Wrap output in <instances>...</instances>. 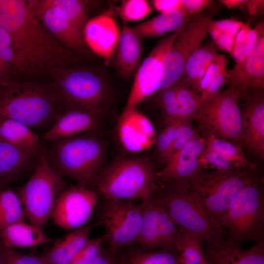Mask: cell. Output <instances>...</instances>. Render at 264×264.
<instances>
[{"label": "cell", "instance_id": "cell-1", "mask_svg": "<svg viewBox=\"0 0 264 264\" xmlns=\"http://www.w3.org/2000/svg\"><path fill=\"white\" fill-rule=\"evenodd\" d=\"M0 26L11 38L15 71L33 78L71 66L75 53L53 36L36 18L27 0H1Z\"/></svg>", "mask_w": 264, "mask_h": 264}, {"label": "cell", "instance_id": "cell-2", "mask_svg": "<svg viewBox=\"0 0 264 264\" xmlns=\"http://www.w3.org/2000/svg\"><path fill=\"white\" fill-rule=\"evenodd\" d=\"M98 131L51 141L49 163L61 176L96 192L106 164L107 144Z\"/></svg>", "mask_w": 264, "mask_h": 264}, {"label": "cell", "instance_id": "cell-3", "mask_svg": "<svg viewBox=\"0 0 264 264\" xmlns=\"http://www.w3.org/2000/svg\"><path fill=\"white\" fill-rule=\"evenodd\" d=\"M56 104L51 88L42 84L12 79L0 85V119L15 120L31 129L51 127L58 114Z\"/></svg>", "mask_w": 264, "mask_h": 264}, {"label": "cell", "instance_id": "cell-4", "mask_svg": "<svg viewBox=\"0 0 264 264\" xmlns=\"http://www.w3.org/2000/svg\"><path fill=\"white\" fill-rule=\"evenodd\" d=\"M156 173L150 157L119 156L103 168L96 192L103 198L145 200L157 191Z\"/></svg>", "mask_w": 264, "mask_h": 264}, {"label": "cell", "instance_id": "cell-5", "mask_svg": "<svg viewBox=\"0 0 264 264\" xmlns=\"http://www.w3.org/2000/svg\"><path fill=\"white\" fill-rule=\"evenodd\" d=\"M156 194L179 227L200 236L204 243L214 245L227 236L226 229L199 204L184 182L156 180Z\"/></svg>", "mask_w": 264, "mask_h": 264}, {"label": "cell", "instance_id": "cell-6", "mask_svg": "<svg viewBox=\"0 0 264 264\" xmlns=\"http://www.w3.org/2000/svg\"><path fill=\"white\" fill-rule=\"evenodd\" d=\"M255 171L200 169L184 182L199 204L220 223L234 198L260 177Z\"/></svg>", "mask_w": 264, "mask_h": 264}, {"label": "cell", "instance_id": "cell-7", "mask_svg": "<svg viewBox=\"0 0 264 264\" xmlns=\"http://www.w3.org/2000/svg\"><path fill=\"white\" fill-rule=\"evenodd\" d=\"M51 87L56 103L65 111L73 110H107L110 101L108 86L96 72L87 68L70 66L52 71Z\"/></svg>", "mask_w": 264, "mask_h": 264}, {"label": "cell", "instance_id": "cell-8", "mask_svg": "<svg viewBox=\"0 0 264 264\" xmlns=\"http://www.w3.org/2000/svg\"><path fill=\"white\" fill-rule=\"evenodd\" d=\"M220 223L239 246L264 241V192L262 177L243 188L230 203Z\"/></svg>", "mask_w": 264, "mask_h": 264}, {"label": "cell", "instance_id": "cell-9", "mask_svg": "<svg viewBox=\"0 0 264 264\" xmlns=\"http://www.w3.org/2000/svg\"><path fill=\"white\" fill-rule=\"evenodd\" d=\"M37 159L38 165L34 173L19 188L17 194L25 218L30 223L43 229L51 217L58 198L67 187L49 163L46 153Z\"/></svg>", "mask_w": 264, "mask_h": 264}, {"label": "cell", "instance_id": "cell-10", "mask_svg": "<svg viewBox=\"0 0 264 264\" xmlns=\"http://www.w3.org/2000/svg\"><path fill=\"white\" fill-rule=\"evenodd\" d=\"M238 99L227 88L201 101L195 119L200 135H213L242 148V115Z\"/></svg>", "mask_w": 264, "mask_h": 264}, {"label": "cell", "instance_id": "cell-11", "mask_svg": "<svg viewBox=\"0 0 264 264\" xmlns=\"http://www.w3.org/2000/svg\"><path fill=\"white\" fill-rule=\"evenodd\" d=\"M97 222L105 229L108 250L116 255L120 248L137 242L142 222L139 204L134 200L104 198Z\"/></svg>", "mask_w": 264, "mask_h": 264}, {"label": "cell", "instance_id": "cell-12", "mask_svg": "<svg viewBox=\"0 0 264 264\" xmlns=\"http://www.w3.org/2000/svg\"><path fill=\"white\" fill-rule=\"evenodd\" d=\"M209 19L200 13L189 16L178 30L164 59V77L159 91L182 78L188 60L208 34Z\"/></svg>", "mask_w": 264, "mask_h": 264}, {"label": "cell", "instance_id": "cell-13", "mask_svg": "<svg viewBox=\"0 0 264 264\" xmlns=\"http://www.w3.org/2000/svg\"><path fill=\"white\" fill-rule=\"evenodd\" d=\"M178 30L161 38L140 64L124 110L137 107L144 100L159 91L164 77V59Z\"/></svg>", "mask_w": 264, "mask_h": 264}, {"label": "cell", "instance_id": "cell-14", "mask_svg": "<svg viewBox=\"0 0 264 264\" xmlns=\"http://www.w3.org/2000/svg\"><path fill=\"white\" fill-rule=\"evenodd\" d=\"M98 199L95 191L79 185L67 188L58 198L51 218L60 228L78 229L89 220Z\"/></svg>", "mask_w": 264, "mask_h": 264}, {"label": "cell", "instance_id": "cell-15", "mask_svg": "<svg viewBox=\"0 0 264 264\" xmlns=\"http://www.w3.org/2000/svg\"><path fill=\"white\" fill-rule=\"evenodd\" d=\"M225 83L238 101L264 88V33L253 51L227 71Z\"/></svg>", "mask_w": 264, "mask_h": 264}, {"label": "cell", "instance_id": "cell-16", "mask_svg": "<svg viewBox=\"0 0 264 264\" xmlns=\"http://www.w3.org/2000/svg\"><path fill=\"white\" fill-rule=\"evenodd\" d=\"M36 18L61 44L74 53H84L83 34L54 5L51 0H28Z\"/></svg>", "mask_w": 264, "mask_h": 264}, {"label": "cell", "instance_id": "cell-17", "mask_svg": "<svg viewBox=\"0 0 264 264\" xmlns=\"http://www.w3.org/2000/svg\"><path fill=\"white\" fill-rule=\"evenodd\" d=\"M117 131L122 147L132 153L149 149L156 137L152 121L137 107L123 110L117 122Z\"/></svg>", "mask_w": 264, "mask_h": 264}, {"label": "cell", "instance_id": "cell-18", "mask_svg": "<svg viewBox=\"0 0 264 264\" xmlns=\"http://www.w3.org/2000/svg\"><path fill=\"white\" fill-rule=\"evenodd\" d=\"M205 138L198 134L175 153L156 173L160 181L185 182L201 169L199 158L205 148Z\"/></svg>", "mask_w": 264, "mask_h": 264}, {"label": "cell", "instance_id": "cell-19", "mask_svg": "<svg viewBox=\"0 0 264 264\" xmlns=\"http://www.w3.org/2000/svg\"><path fill=\"white\" fill-rule=\"evenodd\" d=\"M242 111L243 147L251 155L264 158V97L263 91L245 98Z\"/></svg>", "mask_w": 264, "mask_h": 264}, {"label": "cell", "instance_id": "cell-20", "mask_svg": "<svg viewBox=\"0 0 264 264\" xmlns=\"http://www.w3.org/2000/svg\"><path fill=\"white\" fill-rule=\"evenodd\" d=\"M107 110H73L58 114L52 126L44 133L50 141L98 131L103 125Z\"/></svg>", "mask_w": 264, "mask_h": 264}, {"label": "cell", "instance_id": "cell-21", "mask_svg": "<svg viewBox=\"0 0 264 264\" xmlns=\"http://www.w3.org/2000/svg\"><path fill=\"white\" fill-rule=\"evenodd\" d=\"M120 33L113 17L104 13L88 19L83 30V37L87 46L108 63L116 48Z\"/></svg>", "mask_w": 264, "mask_h": 264}, {"label": "cell", "instance_id": "cell-22", "mask_svg": "<svg viewBox=\"0 0 264 264\" xmlns=\"http://www.w3.org/2000/svg\"><path fill=\"white\" fill-rule=\"evenodd\" d=\"M207 264H264V241L242 249L228 236L214 245L204 243Z\"/></svg>", "mask_w": 264, "mask_h": 264}, {"label": "cell", "instance_id": "cell-23", "mask_svg": "<svg viewBox=\"0 0 264 264\" xmlns=\"http://www.w3.org/2000/svg\"><path fill=\"white\" fill-rule=\"evenodd\" d=\"M0 138L34 158L45 152L38 135L27 125L15 120L0 119Z\"/></svg>", "mask_w": 264, "mask_h": 264}, {"label": "cell", "instance_id": "cell-24", "mask_svg": "<svg viewBox=\"0 0 264 264\" xmlns=\"http://www.w3.org/2000/svg\"><path fill=\"white\" fill-rule=\"evenodd\" d=\"M116 47L118 70L123 76H130L140 65L142 38L132 27L124 23L120 30Z\"/></svg>", "mask_w": 264, "mask_h": 264}, {"label": "cell", "instance_id": "cell-25", "mask_svg": "<svg viewBox=\"0 0 264 264\" xmlns=\"http://www.w3.org/2000/svg\"><path fill=\"white\" fill-rule=\"evenodd\" d=\"M98 226L96 222L75 229L56 242L43 257L48 264H70L89 239L91 230Z\"/></svg>", "mask_w": 264, "mask_h": 264}, {"label": "cell", "instance_id": "cell-26", "mask_svg": "<svg viewBox=\"0 0 264 264\" xmlns=\"http://www.w3.org/2000/svg\"><path fill=\"white\" fill-rule=\"evenodd\" d=\"M0 241L5 247L13 249L33 247L52 242L43 229L24 221L4 227L0 232Z\"/></svg>", "mask_w": 264, "mask_h": 264}, {"label": "cell", "instance_id": "cell-27", "mask_svg": "<svg viewBox=\"0 0 264 264\" xmlns=\"http://www.w3.org/2000/svg\"><path fill=\"white\" fill-rule=\"evenodd\" d=\"M158 203V198L155 193L139 204L142 222L137 242L143 250L160 249Z\"/></svg>", "mask_w": 264, "mask_h": 264}, {"label": "cell", "instance_id": "cell-28", "mask_svg": "<svg viewBox=\"0 0 264 264\" xmlns=\"http://www.w3.org/2000/svg\"><path fill=\"white\" fill-rule=\"evenodd\" d=\"M178 81L175 103L161 111L164 122L172 119H195L200 106V94L192 88L185 78Z\"/></svg>", "mask_w": 264, "mask_h": 264}, {"label": "cell", "instance_id": "cell-29", "mask_svg": "<svg viewBox=\"0 0 264 264\" xmlns=\"http://www.w3.org/2000/svg\"><path fill=\"white\" fill-rule=\"evenodd\" d=\"M189 16L181 8L160 13L132 28L142 39L160 37L178 30Z\"/></svg>", "mask_w": 264, "mask_h": 264}, {"label": "cell", "instance_id": "cell-30", "mask_svg": "<svg viewBox=\"0 0 264 264\" xmlns=\"http://www.w3.org/2000/svg\"><path fill=\"white\" fill-rule=\"evenodd\" d=\"M34 158L0 138V185L18 177L29 167Z\"/></svg>", "mask_w": 264, "mask_h": 264}, {"label": "cell", "instance_id": "cell-31", "mask_svg": "<svg viewBox=\"0 0 264 264\" xmlns=\"http://www.w3.org/2000/svg\"><path fill=\"white\" fill-rule=\"evenodd\" d=\"M205 148L231 163L236 169L255 170L256 166L246 156L242 148L229 141L211 135L205 139Z\"/></svg>", "mask_w": 264, "mask_h": 264}, {"label": "cell", "instance_id": "cell-32", "mask_svg": "<svg viewBox=\"0 0 264 264\" xmlns=\"http://www.w3.org/2000/svg\"><path fill=\"white\" fill-rule=\"evenodd\" d=\"M176 244L182 264H207L203 251L204 241L198 235L178 227Z\"/></svg>", "mask_w": 264, "mask_h": 264}, {"label": "cell", "instance_id": "cell-33", "mask_svg": "<svg viewBox=\"0 0 264 264\" xmlns=\"http://www.w3.org/2000/svg\"><path fill=\"white\" fill-rule=\"evenodd\" d=\"M118 264H182L176 249H157L131 253Z\"/></svg>", "mask_w": 264, "mask_h": 264}, {"label": "cell", "instance_id": "cell-34", "mask_svg": "<svg viewBox=\"0 0 264 264\" xmlns=\"http://www.w3.org/2000/svg\"><path fill=\"white\" fill-rule=\"evenodd\" d=\"M25 219L20 199L16 192L8 189L0 192V232L7 226Z\"/></svg>", "mask_w": 264, "mask_h": 264}, {"label": "cell", "instance_id": "cell-35", "mask_svg": "<svg viewBox=\"0 0 264 264\" xmlns=\"http://www.w3.org/2000/svg\"><path fill=\"white\" fill-rule=\"evenodd\" d=\"M157 196L160 249L177 250L176 244L179 233L178 227L176 226L177 225Z\"/></svg>", "mask_w": 264, "mask_h": 264}, {"label": "cell", "instance_id": "cell-36", "mask_svg": "<svg viewBox=\"0 0 264 264\" xmlns=\"http://www.w3.org/2000/svg\"><path fill=\"white\" fill-rule=\"evenodd\" d=\"M69 21L83 34L88 21V1L81 0H51Z\"/></svg>", "mask_w": 264, "mask_h": 264}, {"label": "cell", "instance_id": "cell-37", "mask_svg": "<svg viewBox=\"0 0 264 264\" xmlns=\"http://www.w3.org/2000/svg\"><path fill=\"white\" fill-rule=\"evenodd\" d=\"M14 70V53L11 38L9 33L0 26V85L12 80Z\"/></svg>", "mask_w": 264, "mask_h": 264}, {"label": "cell", "instance_id": "cell-38", "mask_svg": "<svg viewBox=\"0 0 264 264\" xmlns=\"http://www.w3.org/2000/svg\"><path fill=\"white\" fill-rule=\"evenodd\" d=\"M214 43L213 41L204 45L201 44L190 56L185 66L182 78H185L192 88L199 93V83L198 79L199 72L207 53Z\"/></svg>", "mask_w": 264, "mask_h": 264}, {"label": "cell", "instance_id": "cell-39", "mask_svg": "<svg viewBox=\"0 0 264 264\" xmlns=\"http://www.w3.org/2000/svg\"><path fill=\"white\" fill-rule=\"evenodd\" d=\"M152 8L145 0H125L120 9L121 18L125 22L141 20L148 16Z\"/></svg>", "mask_w": 264, "mask_h": 264}, {"label": "cell", "instance_id": "cell-40", "mask_svg": "<svg viewBox=\"0 0 264 264\" xmlns=\"http://www.w3.org/2000/svg\"><path fill=\"white\" fill-rule=\"evenodd\" d=\"M264 33L263 22H260L255 28H251L241 45L236 50L232 52V55L237 63L242 62L254 49L261 35Z\"/></svg>", "mask_w": 264, "mask_h": 264}, {"label": "cell", "instance_id": "cell-41", "mask_svg": "<svg viewBox=\"0 0 264 264\" xmlns=\"http://www.w3.org/2000/svg\"><path fill=\"white\" fill-rule=\"evenodd\" d=\"M104 242L103 236L89 239L70 264H93L100 254Z\"/></svg>", "mask_w": 264, "mask_h": 264}, {"label": "cell", "instance_id": "cell-42", "mask_svg": "<svg viewBox=\"0 0 264 264\" xmlns=\"http://www.w3.org/2000/svg\"><path fill=\"white\" fill-rule=\"evenodd\" d=\"M0 256L4 264H48L43 257L21 253L2 244L0 247Z\"/></svg>", "mask_w": 264, "mask_h": 264}, {"label": "cell", "instance_id": "cell-43", "mask_svg": "<svg viewBox=\"0 0 264 264\" xmlns=\"http://www.w3.org/2000/svg\"><path fill=\"white\" fill-rule=\"evenodd\" d=\"M201 169L233 170L236 169L229 161L216 153L205 148L199 158Z\"/></svg>", "mask_w": 264, "mask_h": 264}, {"label": "cell", "instance_id": "cell-44", "mask_svg": "<svg viewBox=\"0 0 264 264\" xmlns=\"http://www.w3.org/2000/svg\"><path fill=\"white\" fill-rule=\"evenodd\" d=\"M227 59L223 55L217 53L214 56L200 84L199 92L203 93L214 78L221 72L226 71Z\"/></svg>", "mask_w": 264, "mask_h": 264}, {"label": "cell", "instance_id": "cell-45", "mask_svg": "<svg viewBox=\"0 0 264 264\" xmlns=\"http://www.w3.org/2000/svg\"><path fill=\"white\" fill-rule=\"evenodd\" d=\"M192 120L180 119L174 142L173 154L198 134L192 126Z\"/></svg>", "mask_w": 264, "mask_h": 264}, {"label": "cell", "instance_id": "cell-46", "mask_svg": "<svg viewBox=\"0 0 264 264\" xmlns=\"http://www.w3.org/2000/svg\"><path fill=\"white\" fill-rule=\"evenodd\" d=\"M154 144L156 162L163 167L173 154V143L163 130L156 135Z\"/></svg>", "mask_w": 264, "mask_h": 264}, {"label": "cell", "instance_id": "cell-47", "mask_svg": "<svg viewBox=\"0 0 264 264\" xmlns=\"http://www.w3.org/2000/svg\"><path fill=\"white\" fill-rule=\"evenodd\" d=\"M210 0H181V8L188 16L199 14L212 5Z\"/></svg>", "mask_w": 264, "mask_h": 264}, {"label": "cell", "instance_id": "cell-48", "mask_svg": "<svg viewBox=\"0 0 264 264\" xmlns=\"http://www.w3.org/2000/svg\"><path fill=\"white\" fill-rule=\"evenodd\" d=\"M228 76L227 71L219 73L212 81L205 91L200 95L201 101L208 99L218 93L225 84Z\"/></svg>", "mask_w": 264, "mask_h": 264}, {"label": "cell", "instance_id": "cell-49", "mask_svg": "<svg viewBox=\"0 0 264 264\" xmlns=\"http://www.w3.org/2000/svg\"><path fill=\"white\" fill-rule=\"evenodd\" d=\"M153 3L155 9L161 13L181 8V0H154Z\"/></svg>", "mask_w": 264, "mask_h": 264}, {"label": "cell", "instance_id": "cell-50", "mask_svg": "<svg viewBox=\"0 0 264 264\" xmlns=\"http://www.w3.org/2000/svg\"><path fill=\"white\" fill-rule=\"evenodd\" d=\"M235 37L226 33H221L215 42L217 47L232 55Z\"/></svg>", "mask_w": 264, "mask_h": 264}, {"label": "cell", "instance_id": "cell-51", "mask_svg": "<svg viewBox=\"0 0 264 264\" xmlns=\"http://www.w3.org/2000/svg\"><path fill=\"white\" fill-rule=\"evenodd\" d=\"M93 264H118V263L116 261L115 255L103 246Z\"/></svg>", "mask_w": 264, "mask_h": 264}, {"label": "cell", "instance_id": "cell-52", "mask_svg": "<svg viewBox=\"0 0 264 264\" xmlns=\"http://www.w3.org/2000/svg\"><path fill=\"white\" fill-rule=\"evenodd\" d=\"M264 0H248L246 4V8L249 13L255 16L258 15L264 9Z\"/></svg>", "mask_w": 264, "mask_h": 264}, {"label": "cell", "instance_id": "cell-53", "mask_svg": "<svg viewBox=\"0 0 264 264\" xmlns=\"http://www.w3.org/2000/svg\"><path fill=\"white\" fill-rule=\"evenodd\" d=\"M247 0H221L220 2L224 4L228 9L237 8L245 5Z\"/></svg>", "mask_w": 264, "mask_h": 264}, {"label": "cell", "instance_id": "cell-54", "mask_svg": "<svg viewBox=\"0 0 264 264\" xmlns=\"http://www.w3.org/2000/svg\"><path fill=\"white\" fill-rule=\"evenodd\" d=\"M0 264H4L3 261V260L2 259V258L1 257V256H0Z\"/></svg>", "mask_w": 264, "mask_h": 264}, {"label": "cell", "instance_id": "cell-55", "mask_svg": "<svg viewBox=\"0 0 264 264\" xmlns=\"http://www.w3.org/2000/svg\"><path fill=\"white\" fill-rule=\"evenodd\" d=\"M1 10V0H0V12Z\"/></svg>", "mask_w": 264, "mask_h": 264}, {"label": "cell", "instance_id": "cell-56", "mask_svg": "<svg viewBox=\"0 0 264 264\" xmlns=\"http://www.w3.org/2000/svg\"><path fill=\"white\" fill-rule=\"evenodd\" d=\"M1 245H2V243H1V242L0 241V247H1Z\"/></svg>", "mask_w": 264, "mask_h": 264}]
</instances>
